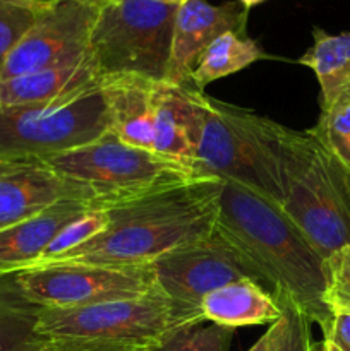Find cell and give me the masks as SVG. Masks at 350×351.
I'll return each instance as SVG.
<instances>
[{
    "label": "cell",
    "mask_w": 350,
    "mask_h": 351,
    "mask_svg": "<svg viewBox=\"0 0 350 351\" xmlns=\"http://www.w3.org/2000/svg\"><path fill=\"white\" fill-rule=\"evenodd\" d=\"M215 228L254 264L264 287L288 300L326 335L333 312L325 304V259L280 204L233 180H223Z\"/></svg>",
    "instance_id": "6da1fadb"
},
{
    "label": "cell",
    "mask_w": 350,
    "mask_h": 351,
    "mask_svg": "<svg viewBox=\"0 0 350 351\" xmlns=\"http://www.w3.org/2000/svg\"><path fill=\"white\" fill-rule=\"evenodd\" d=\"M222 187V178L202 177L110 206L105 230L58 261L154 263L170 250L211 235Z\"/></svg>",
    "instance_id": "7a4b0ae2"
},
{
    "label": "cell",
    "mask_w": 350,
    "mask_h": 351,
    "mask_svg": "<svg viewBox=\"0 0 350 351\" xmlns=\"http://www.w3.org/2000/svg\"><path fill=\"white\" fill-rule=\"evenodd\" d=\"M196 163L205 173L233 180L281 204L292 171L312 144L309 130L297 132L247 110L194 91Z\"/></svg>",
    "instance_id": "3957f363"
},
{
    "label": "cell",
    "mask_w": 350,
    "mask_h": 351,
    "mask_svg": "<svg viewBox=\"0 0 350 351\" xmlns=\"http://www.w3.org/2000/svg\"><path fill=\"white\" fill-rule=\"evenodd\" d=\"M201 308L172 300L156 288L137 298L72 308H43L36 336L57 351H153L187 326Z\"/></svg>",
    "instance_id": "277c9868"
},
{
    "label": "cell",
    "mask_w": 350,
    "mask_h": 351,
    "mask_svg": "<svg viewBox=\"0 0 350 351\" xmlns=\"http://www.w3.org/2000/svg\"><path fill=\"white\" fill-rule=\"evenodd\" d=\"M58 175L81 185L95 208L119 202L213 175L151 149L129 146L110 130L100 139L43 160Z\"/></svg>",
    "instance_id": "5b68a950"
},
{
    "label": "cell",
    "mask_w": 350,
    "mask_h": 351,
    "mask_svg": "<svg viewBox=\"0 0 350 351\" xmlns=\"http://www.w3.org/2000/svg\"><path fill=\"white\" fill-rule=\"evenodd\" d=\"M178 3L105 0L91 27L88 55L100 77L134 74L163 81Z\"/></svg>",
    "instance_id": "8992f818"
},
{
    "label": "cell",
    "mask_w": 350,
    "mask_h": 351,
    "mask_svg": "<svg viewBox=\"0 0 350 351\" xmlns=\"http://www.w3.org/2000/svg\"><path fill=\"white\" fill-rule=\"evenodd\" d=\"M100 81L55 101L0 108V160H48L110 132Z\"/></svg>",
    "instance_id": "52a82bcc"
},
{
    "label": "cell",
    "mask_w": 350,
    "mask_h": 351,
    "mask_svg": "<svg viewBox=\"0 0 350 351\" xmlns=\"http://www.w3.org/2000/svg\"><path fill=\"white\" fill-rule=\"evenodd\" d=\"M280 208L323 259L350 245V170L316 137L288 177Z\"/></svg>",
    "instance_id": "ba28073f"
},
{
    "label": "cell",
    "mask_w": 350,
    "mask_h": 351,
    "mask_svg": "<svg viewBox=\"0 0 350 351\" xmlns=\"http://www.w3.org/2000/svg\"><path fill=\"white\" fill-rule=\"evenodd\" d=\"M30 300L45 308H72L137 298L158 288L151 264L57 261L17 273Z\"/></svg>",
    "instance_id": "9c48e42d"
},
{
    "label": "cell",
    "mask_w": 350,
    "mask_h": 351,
    "mask_svg": "<svg viewBox=\"0 0 350 351\" xmlns=\"http://www.w3.org/2000/svg\"><path fill=\"white\" fill-rule=\"evenodd\" d=\"M156 285L172 300L198 307L211 291L239 280L263 283L259 271L218 230L206 239L170 250L151 263Z\"/></svg>",
    "instance_id": "30bf717a"
},
{
    "label": "cell",
    "mask_w": 350,
    "mask_h": 351,
    "mask_svg": "<svg viewBox=\"0 0 350 351\" xmlns=\"http://www.w3.org/2000/svg\"><path fill=\"white\" fill-rule=\"evenodd\" d=\"M105 0H50L0 67V81L88 57L91 27Z\"/></svg>",
    "instance_id": "8fae6325"
},
{
    "label": "cell",
    "mask_w": 350,
    "mask_h": 351,
    "mask_svg": "<svg viewBox=\"0 0 350 351\" xmlns=\"http://www.w3.org/2000/svg\"><path fill=\"white\" fill-rule=\"evenodd\" d=\"M60 202H84L93 197L74 182L58 175L43 160H0V230L33 218Z\"/></svg>",
    "instance_id": "7c38bea8"
},
{
    "label": "cell",
    "mask_w": 350,
    "mask_h": 351,
    "mask_svg": "<svg viewBox=\"0 0 350 351\" xmlns=\"http://www.w3.org/2000/svg\"><path fill=\"white\" fill-rule=\"evenodd\" d=\"M247 10L239 2L211 5L206 0L180 3L175 16L170 60L165 82L178 88H194L192 71L208 45L226 31L244 34Z\"/></svg>",
    "instance_id": "4fadbf2b"
},
{
    "label": "cell",
    "mask_w": 350,
    "mask_h": 351,
    "mask_svg": "<svg viewBox=\"0 0 350 351\" xmlns=\"http://www.w3.org/2000/svg\"><path fill=\"white\" fill-rule=\"evenodd\" d=\"M154 79L134 74L100 77L110 129L122 143L153 151Z\"/></svg>",
    "instance_id": "5bb4252c"
},
{
    "label": "cell",
    "mask_w": 350,
    "mask_h": 351,
    "mask_svg": "<svg viewBox=\"0 0 350 351\" xmlns=\"http://www.w3.org/2000/svg\"><path fill=\"white\" fill-rule=\"evenodd\" d=\"M196 88L158 81L153 99V151L198 168L196 163ZM205 173V171H202Z\"/></svg>",
    "instance_id": "9a60e30c"
},
{
    "label": "cell",
    "mask_w": 350,
    "mask_h": 351,
    "mask_svg": "<svg viewBox=\"0 0 350 351\" xmlns=\"http://www.w3.org/2000/svg\"><path fill=\"white\" fill-rule=\"evenodd\" d=\"M93 209L84 202H60L47 211L0 230V274L33 266L55 235L78 216Z\"/></svg>",
    "instance_id": "2e32d148"
},
{
    "label": "cell",
    "mask_w": 350,
    "mask_h": 351,
    "mask_svg": "<svg viewBox=\"0 0 350 351\" xmlns=\"http://www.w3.org/2000/svg\"><path fill=\"white\" fill-rule=\"evenodd\" d=\"M98 81L100 75L88 55L79 62L54 65L0 81V108L43 105L89 88Z\"/></svg>",
    "instance_id": "e0dca14e"
},
{
    "label": "cell",
    "mask_w": 350,
    "mask_h": 351,
    "mask_svg": "<svg viewBox=\"0 0 350 351\" xmlns=\"http://www.w3.org/2000/svg\"><path fill=\"white\" fill-rule=\"evenodd\" d=\"M202 317L225 328L275 324L281 317V304L254 280H239L206 295L199 304Z\"/></svg>",
    "instance_id": "ac0fdd59"
},
{
    "label": "cell",
    "mask_w": 350,
    "mask_h": 351,
    "mask_svg": "<svg viewBox=\"0 0 350 351\" xmlns=\"http://www.w3.org/2000/svg\"><path fill=\"white\" fill-rule=\"evenodd\" d=\"M314 43L299 58L316 74L321 88V110L329 108L340 96L350 91V33L328 34L312 29Z\"/></svg>",
    "instance_id": "d6986e66"
},
{
    "label": "cell",
    "mask_w": 350,
    "mask_h": 351,
    "mask_svg": "<svg viewBox=\"0 0 350 351\" xmlns=\"http://www.w3.org/2000/svg\"><path fill=\"white\" fill-rule=\"evenodd\" d=\"M43 305L26 297L17 273L0 274V351H24L38 341L36 322Z\"/></svg>",
    "instance_id": "ffe728a7"
},
{
    "label": "cell",
    "mask_w": 350,
    "mask_h": 351,
    "mask_svg": "<svg viewBox=\"0 0 350 351\" xmlns=\"http://www.w3.org/2000/svg\"><path fill=\"white\" fill-rule=\"evenodd\" d=\"M268 58L263 48L250 38L226 31L208 45L192 71V86L199 91L213 81L244 71L250 64Z\"/></svg>",
    "instance_id": "44dd1931"
},
{
    "label": "cell",
    "mask_w": 350,
    "mask_h": 351,
    "mask_svg": "<svg viewBox=\"0 0 350 351\" xmlns=\"http://www.w3.org/2000/svg\"><path fill=\"white\" fill-rule=\"evenodd\" d=\"M309 132L350 170V91L340 96L329 108L321 110L318 123Z\"/></svg>",
    "instance_id": "7402d4cb"
},
{
    "label": "cell",
    "mask_w": 350,
    "mask_h": 351,
    "mask_svg": "<svg viewBox=\"0 0 350 351\" xmlns=\"http://www.w3.org/2000/svg\"><path fill=\"white\" fill-rule=\"evenodd\" d=\"M108 218H106L105 209L93 208L89 211H86L84 215L78 216L75 219L69 221L57 235L51 239V242L48 243L47 249L41 252V256L34 261L33 266H43V264L54 263L58 261L60 257H64L65 254L72 252L78 247L84 245L86 242H89L91 239H95L96 235L105 230ZM27 267V269H30Z\"/></svg>",
    "instance_id": "603a6c76"
},
{
    "label": "cell",
    "mask_w": 350,
    "mask_h": 351,
    "mask_svg": "<svg viewBox=\"0 0 350 351\" xmlns=\"http://www.w3.org/2000/svg\"><path fill=\"white\" fill-rule=\"evenodd\" d=\"M48 3L50 0H0V67Z\"/></svg>",
    "instance_id": "cb8c5ba5"
},
{
    "label": "cell",
    "mask_w": 350,
    "mask_h": 351,
    "mask_svg": "<svg viewBox=\"0 0 350 351\" xmlns=\"http://www.w3.org/2000/svg\"><path fill=\"white\" fill-rule=\"evenodd\" d=\"M235 329L202 321L175 332L153 351H230Z\"/></svg>",
    "instance_id": "d4e9b609"
},
{
    "label": "cell",
    "mask_w": 350,
    "mask_h": 351,
    "mask_svg": "<svg viewBox=\"0 0 350 351\" xmlns=\"http://www.w3.org/2000/svg\"><path fill=\"white\" fill-rule=\"evenodd\" d=\"M281 317L273 324L271 351H311V322L292 302L280 300Z\"/></svg>",
    "instance_id": "484cf974"
},
{
    "label": "cell",
    "mask_w": 350,
    "mask_h": 351,
    "mask_svg": "<svg viewBox=\"0 0 350 351\" xmlns=\"http://www.w3.org/2000/svg\"><path fill=\"white\" fill-rule=\"evenodd\" d=\"M325 304L333 314H350V245L342 247L325 259Z\"/></svg>",
    "instance_id": "4316f807"
},
{
    "label": "cell",
    "mask_w": 350,
    "mask_h": 351,
    "mask_svg": "<svg viewBox=\"0 0 350 351\" xmlns=\"http://www.w3.org/2000/svg\"><path fill=\"white\" fill-rule=\"evenodd\" d=\"M323 339H328L340 351H350V314L336 312Z\"/></svg>",
    "instance_id": "83f0119b"
},
{
    "label": "cell",
    "mask_w": 350,
    "mask_h": 351,
    "mask_svg": "<svg viewBox=\"0 0 350 351\" xmlns=\"http://www.w3.org/2000/svg\"><path fill=\"white\" fill-rule=\"evenodd\" d=\"M273 338H275V329H273V324H271L270 328L266 329V332L261 335V338L257 339V341L254 343V345L247 351H271V348H273Z\"/></svg>",
    "instance_id": "f1b7e54d"
},
{
    "label": "cell",
    "mask_w": 350,
    "mask_h": 351,
    "mask_svg": "<svg viewBox=\"0 0 350 351\" xmlns=\"http://www.w3.org/2000/svg\"><path fill=\"white\" fill-rule=\"evenodd\" d=\"M311 351H340V350L336 348L335 345H331V343H329L328 339H323V341L312 343Z\"/></svg>",
    "instance_id": "f546056e"
},
{
    "label": "cell",
    "mask_w": 350,
    "mask_h": 351,
    "mask_svg": "<svg viewBox=\"0 0 350 351\" xmlns=\"http://www.w3.org/2000/svg\"><path fill=\"white\" fill-rule=\"evenodd\" d=\"M24 351H57V350H54V348H51L50 345H47V343H45L43 339L40 338V339H38L36 343H34L33 346H30V348H27V350H24Z\"/></svg>",
    "instance_id": "4dcf8cb0"
},
{
    "label": "cell",
    "mask_w": 350,
    "mask_h": 351,
    "mask_svg": "<svg viewBox=\"0 0 350 351\" xmlns=\"http://www.w3.org/2000/svg\"><path fill=\"white\" fill-rule=\"evenodd\" d=\"M263 2H264V0H239V3H240V5H242L246 10L253 9L254 5H259V3H263Z\"/></svg>",
    "instance_id": "1f68e13d"
},
{
    "label": "cell",
    "mask_w": 350,
    "mask_h": 351,
    "mask_svg": "<svg viewBox=\"0 0 350 351\" xmlns=\"http://www.w3.org/2000/svg\"><path fill=\"white\" fill-rule=\"evenodd\" d=\"M161 2H168V3H178V5H180V3L187 2V0H161Z\"/></svg>",
    "instance_id": "d6a6232c"
}]
</instances>
